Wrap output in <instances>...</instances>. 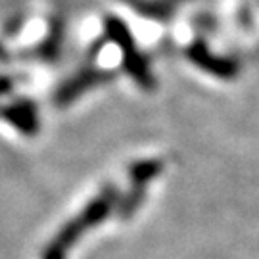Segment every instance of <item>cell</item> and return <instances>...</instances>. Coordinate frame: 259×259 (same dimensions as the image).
Returning <instances> with one entry per match:
<instances>
[{
  "instance_id": "cell-1",
  "label": "cell",
  "mask_w": 259,
  "mask_h": 259,
  "mask_svg": "<svg viewBox=\"0 0 259 259\" xmlns=\"http://www.w3.org/2000/svg\"><path fill=\"white\" fill-rule=\"evenodd\" d=\"M188 58L198 67L205 69L207 73H213L217 75V77H223V79H229V77L236 75V64L232 60L211 54L202 42H196V45H192V47L188 48Z\"/></svg>"
},
{
  "instance_id": "cell-2",
  "label": "cell",
  "mask_w": 259,
  "mask_h": 259,
  "mask_svg": "<svg viewBox=\"0 0 259 259\" xmlns=\"http://www.w3.org/2000/svg\"><path fill=\"white\" fill-rule=\"evenodd\" d=\"M159 171H161V163H157V161H142V163L131 169V175H133V181L137 185H144V183L152 181Z\"/></svg>"
}]
</instances>
